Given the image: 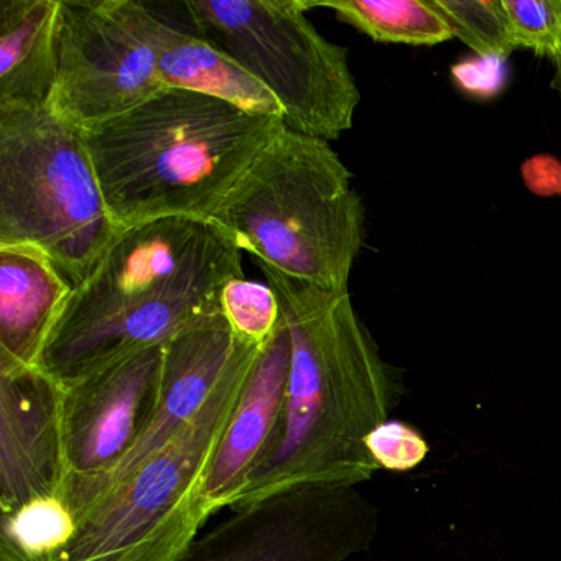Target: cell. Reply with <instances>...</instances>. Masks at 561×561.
Masks as SVG:
<instances>
[{
    "instance_id": "e0dca14e",
    "label": "cell",
    "mask_w": 561,
    "mask_h": 561,
    "mask_svg": "<svg viewBox=\"0 0 561 561\" xmlns=\"http://www.w3.org/2000/svg\"><path fill=\"white\" fill-rule=\"evenodd\" d=\"M308 11L331 9L344 24L377 44L435 47L453 32L432 0H305Z\"/></svg>"
},
{
    "instance_id": "9a60e30c",
    "label": "cell",
    "mask_w": 561,
    "mask_h": 561,
    "mask_svg": "<svg viewBox=\"0 0 561 561\" xmlns=\"http://www.w3.org/2000/svg\"><path fill=\"white\" fill-rule=\"evenodd\" d=\"M60 0H0V107L48 106Z\"/></svg>"
},
{
    "instance_id": "8992f818",
    "label": "cell",
    "mask_w": 561,
    "mask_h": 561,
    "mask_svg": "<svg viewBox=\"0 0 561 561\" xmlns=\"http://www.w3.org/2000/svg\"><path fill=\"white\" fill-rule=\"evenodd\" d=\"M123 229L83 134L45 107H0V248L44 254L73 287Z\"/></svg>"
},
{
    "instance_id": "ac0fdd59",
    "label": "cell",
    "mask_w": 561,
    "mask_h": 561,
    "mask_svg": "<svg viewBox=\"0 0 561 561\" xmlns=\"http://www.w3.org/2000/svg\"><path fill=\"white\" fill-rule=\"evenodd\" d=\"M77 527V517L64 499H34L0 514V561H51Z\"/></svg>"
},
{
    "instance_id": "7c38bea8",
    "label": "cell",
    "mask_w": 561,
    "mask_h": 561,
    "mask_svg": "<svg viewBox=\"0 0 561 561\" xmlns=\"http://www.w3.org/2000/svg\"><path fill=\"white\" fill-rule=\"evenodd\" d=\"M238 343L239 337L222 313L203 318L167 341L159 399L152 419L142 438L111 479L104 495L129 478L147 459L162 451L198 416L225 376Z\"/></svg>"
},
{
    "instance_id": "9c48e42d",
    "label": "cell",
    "mask_w": 561,
    "mask_h": 561,
    "mask_svg": "<svg viewBox=\"0 0 561 561\" xmlns=\"http://www.w3.org/2000/svg\"><path fill=\"white\" fill-rule=\"evenodd\" d=\"M377 531L379 508L356 485H305L236 507L180 561H347Z\"/></svg>"
},
{
    "instance_id": "3957f363",
    "label": "cell",
    "mask_w": 561,
    "mask_h": 561,
    "mask_svg": "<svg viewBox=\"0 0 561 561\" xmlns=\"http://www.w3.org/2000/svg\"><path fill=\"white\" fill-rule=\"evenodd\" d=\"M284 126L282 117L169 88L81 134L111 216L126 229L211 218Z\"/></svg>"
},
{
    "instance_id": "d4e9b609",
    "label": "cell",
    "mask_w": 561,
    "mask_h": 561,
    "mask_svg": "<svg viewBox=\"0 0 561 561\" xmlns=\"http://www.w3.org/2000/svg\"><path fill=\"white\" fill-rule=\"evenodd\" d=\"M553 65V77H551V90L561 98V55L557 58V60L551 61Z\"/></svg>"
},
{
    "instance_id": "7402d4cb",
    "label": "cell",
    "mask_w": 561,
    "mask_h": 561,
    "mask_svg": "<svg viewBox=\"0 0 561 561\" xmlns=\"http://www.w3.org/2000/svg\"><path fill=\"white\" fill-rule=\"evenodd\" d=\"M366 446L377 468L392 472L412 471L430 451L428 443L413 426L393 420L377 426Z\"/></svg>"
},
{
    "instance_id": "cb8c5ba5",
    "label": "cell",
    "mask_w": 561,
    "mask_h": 561,
    "mask_svg": "<svg viewBox=\"0 0 561 561\" xmlns=\"http://www.w3.org/2000/svg\"><path fill=\"white\" fill-rule=\"evenodd\" d=\"M522 182L538 198H561V160L551 153L528 157L520 165Z\"/></svg>"
},
{
    "instance_id": "8fae6325",
    "label": "cell",
    "mask_w": 561,
    "mask_h": 561,
    "mask_svg": "<svg viewBox=\"0 0 561 561\" xmlns=\"http://www.w3.org/2000/svg\"><path fill=\"white\" fill-rule=\"evenodd\" d=\"M64 484L61 386L41 367L0 373V514Z\"/></svg>"
},
{
    "instance_id": "5bb4252c",
    "label": "cell",
    "mask_w": 561,
    "mask_h": 561,
    "mask_svg": "<svg viewBox=\"0 0 561 561\" xmlns=\"http://www.w3.org/2000/svg\"><path fill=\"white\" fill-rule=\"evenodd\" d=\"M71 291L41 252L0 248V373L38 367Z\"/></svg>"
},
{
    "instance_id": "ffe728a7",
    "label": "cell",
    "mask_w": 561,
    "mask_h": 561,
    "mask_svg": "<svg viewBox=\"0 0 561 561\" xmlns=\"http://www.w3.org/2000/svg\"><path fill=\"white\" fill-rule=\"evenodd\" d=\"M221 313L239 340L264 346L280 323L282 310L271 285L236 278L221 294Z\"/></svg>"
},
{
    "instance_id": "44dd1931",
    "label": "cell",
    "mask_w": 561,
    "mask_h": 561,
    "mask_svg": "<svg viewBox=\"0 0 561 561\" xmlns=\"http://www.w3.org/2000/svg\"><path fill=\"white\" fill-rule=\"evenodd\" d=\"M515 48L557 60L561 55V0H502Z\"/></svg>"
},
{
    "instance_id": "603a6c76",
    "label": "cell",
    "mask_w": 561,
    "mask_h": 561,
    "mask_svg": "<svg viewBox=\"0 0 561 561\" xmlns=\"http://www.w3.org/2000/svg\"><path fill=\"white\" fill-rule=\"evenodd\" d=\"M505 61L495 58H465L451 67L453 83L476 100H492L504 90Z\"/></svg>"
},
{
    "instance_id": "52a82bcc",
    "label": "cell",
    "mask_w": 561,
    "mask_h": 561,
    "mask_svg": "<svg viewBox=\"0 0 561 561\" xmlns=\"http://www.w3.org/2000/svg\"><path fill=\"white\" fill-rule=\"evenodd\" d=\"M183 8L199 37L275 98L285 126L328 142L353 127L360 93L350 51L318 32L305 0H188Z\"/></svg>"
},
{
    "instance_id": "7a4b0ae2",
    "label": "cell",
    "mask_w": 561,
    "mask_h": 561,
    "mask_svg": "<svg viewBox=\"0 0 561 561\" xmlns=\"http://www.w3.org/2000/svg\"><path fill=\"white\" fill-rule=\"evenodd\" d=\"M244 278L242 251L209 219L163 218L123 229L73 287L38 367L70 382L159 346L221 313L226 285Z\"/></svg>"
},
{
    "instance_id": "d6986e66",
    "label": "cell",
    "mask_w": 561,
    "mask_h": 561,
    "mask_svg": "<svg viewBox=\"0 0 561 561\" xmlns=\"http://www.w3.org/2000/svg\"><path fill=\"white\" fill-rule=\"evenodd\" d=\"M448 22L453 37L476 57L507 61L514 54L507 14L502 0H432Z\"/></svg>"
},
{
    "instance_id": "277c9868",
    "label": "cell",
    "mask_w": 561,
    "mask_h": 561,
    "mask_svg": "<svg viewBox=\"0 0 561 561\" xmlns=\"http://www.w3.org/2000/svg\"><path fill=\"white\" fill-rule=\"evenodd\" d=\"M351 182L328 140L284 126L209 221L259 264L346 294L366 238V209Z\"/></svg>"
},
{
    "instance_id": "5b68a950",
    "label": "cell",
    "mask_w": 561,
    "mask_h": 561,
    "mask_svg": "<svg viewBox=\"0 0 561 561\" xmlns=\"http://www.w3.org/2000/svg\"><path fill=\"white\" fill-rule=\"evenodd\" d=\"M262 346L239 340L205 409L78 520L51 561H180L211 512L209 466Z\"/></svg>"
},
{
    "instance_id": "30bf717a",
    "label": "cell",
    "mask_w": 561,
    "mask_h": 561,
    "mask_svg": "<svg viewBox=\"0 0 561 561\" xmlns=\"http://www.w3.org/2000/svg\"><path fill=\"white\" fill-rule=\"evenodd\" d=\"M165 344L127 354L61 386L64 484L77 522L103 497L142 438L159 399Z\"/></svg>"
},
{
    "instance_id": "2e32d148",
    "label": "cell",
    "mask_w": 561,
    "mask_h": 561,
    "mask_svg": "<svg viewBox=\"0 0 561 561\" xmlns=\"http://www.w3.org/2000/svg\"><path fill=\"white\" fill-rule=\"evenodd\" d=\"M150 35L156 48L157 73L165 88L196 91L252 113L284 119L275 98L229 55L205 38L179 31L152 11Z\"/></svg>"
},
{
    "instance_id": "6da1fadb",
    "label": "cell",
    "mask_w": 561,
    "mask_h": 561,
    "mask_svg": "<svg viewBox=\"0 0 561 561\" xmlns=\"http://www.w3.org/2000/svg\"><path fill=\"white\" fill-rule=\"evenodd\" d=\"M291 341L277 432L234 507L305 485H357L377 468L366 438L400 402V376L354 310L334 294L259 264Z\"/></svg>"
},
{
    "instance_id": "ba28073f",
    "label": "cell",
    "mask_w": 561,
    "mask_h": 561,
    "mask_svg": "<svg viewBox=\"0 0 561 561\" xmlns=\"http://www.w3.org/2000/svg\"><path fill=\"white\" fill-rule=\"evenodd\" d=\"M163 90L146 4L60 0L57 80L47 106L58 119L83 133Z\"/></svg>"
},
{
    "instance_id": "4fadbf2b",
    "label": "cell",
    "mask_w": 561,
    "mask_h": 561,
    "mask_svg": "<svg viewBox=\"0 0 561 561\" xmlns=\"http://www.w3.org/2000/svg\"><path fill=\"white\" fill-rule=\"evenodd\" d=\"M291 341L284 317L262 346L209 466L203 501L213 515L234 507L277 432L290 373Z\"/></svg>"
}]
</instances>
